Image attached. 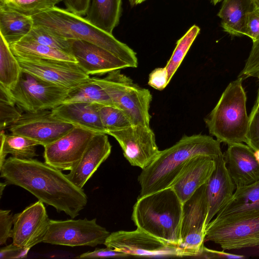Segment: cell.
<instances>
[{"label":"cell","instance_id":"cell-18","mask_svg":"<svg viewBox=\"0 0 259 259\" xmlns=\"http://www.w3.org/2000/svg\"><path fill=\"white\" fill-rule=\"evenodd\" d=\"M215 168L214 158L199 155L191 158L170 187L184 203L204 185Z\"/></svg>","mask_w":259,"mask_h":259},{"label":"cell","instance_id":"cell-47","mask_svg":"<svg viewBox=\"0 0 259 259\" xmlns=\"http://www.w3.org/2000/svg\"><path fill=\"white\" fill-rule=\"evenodd\" d=\"M256 77H257L258 78V80H259V71L257 73V75L256 76ZM258 103H259V89H258V91L256 101V102H255V103L254 106L257 105Z\"/></svg>","mask_w":259,"mask_h":259},{"label":"cell","instance_id":"cell-43","mask_svg":"<svg viewBox=\"0 0 259 259\" xmlns=\"http://www.w3.org/2000/svg\"><path fill=\"white\" fill-rule=\"evenodd\" d=\"M196 257L205 258H244L245 257L242 255H238L224 251H218L206 248L203 246L200 254Z\"/></svg>","mask_w":259,"mask_h":259},{"label":"cell","instance_id":"cell-33","mask_svg":"<svg viewBox=\"0 0 259 259\" xmlns=\"http://www.w3.org/2000/svg\"><path fill=\"white\" fill-rule=\"evenodd\" d=\"M99 113L107 134L110 132L122 130L132 125L125 114L115 106L100 104Z\"/></svg>","mask_w":259,"mask_h":259},{"label":"cell","instance_id":"cell-34","mask_svg":"<svg viewBox=\"0 0 259 259\" xmlns=\"http://www.w3.org/2000/svg\"><path fill=\"white\" fill-rule=\"evenodd\" d=\"M64 0H6L0 2L4 6L29 16L50 10Z\"/></svg>","mask_w":259,"mask_h":259},{"label":"cell","instance_id":"cell-25","mask_svg":"<svg viewBox=\"0 0 259 259\" xmlns=\"http://www.w3.org/2000/svg\"><path fill=\"white\" fill-rule=\"evenodd\" d=\"M121 0H90L84 17L100 29L112 34L119 23Z\"/></svg>","mask_w":259,"mask_h":259},{"label":"cell","instance_id":"cell-29","mask_svg":"<svg viewBox=\"0 0 259 259\" xmlns=\"http://www.w3.org/2000/svg\"><path fill=\"white\" fill-rule=\"evenodd\" d=\"M74 102L114 106L104 90L91 77L78 86L69 89L62 104Z\"/></svg>","mask_w":259,"mask_h":259},{"label":"cell","instance_id":"cell-45","mask_svg":"<svg viewBox=\"0 0 259 259\" xmlns=\"http://www.w3.org/2000/svg\"><path fill=\"white\" fill-rule=\"evenodd\" d=\"M8 184L5 182L4 183L1 182L0 183V197L1 198L2 195L3 194V191L4 190L5 187Z\"/></svg>","mask_w":259,"mask_h":259},{"label":"cell","instance_id":"cell-4","mask_svg":"<svg viewBox=\"0 0 259 259\" xmlns=\"http://www.w3.org/2000/svg\"><path fill=\"white\" fill-rule=\"evenodd\" d=\"M183 205L169 187L139 196L133 206L132 219L137 228L180 246Z\"/></svg>","mask_w":259,"mask_h":259},{"label":"cell","instance_id":"cell-13","mask_svg":"<svg viewBox=\"0 0 259 259\" xmlns=\"http://www.w3.org/2000/svg\"><path fill=\"white\" fill-rule=\"evenodd\" d=\"M75 126L57 118L51 110H45L22 114L19 119L10 126V131L12 134L26 137L45 147Z\"/></svg>","mask_w":259,"mask_h":259},{"label":"cell","instance_id":"cell-20","mask_svg":"<svg viewBox=\"0 0 259 259\" xmlns=\"http://www.w3.org/2000/svg\"><path fill=\"white\" fill-rule=\"evenodd\" d=\"M214 160L215 168L205 183L207 203L206 227L230 199L236 189L227 168L224 154L215 157Z\"/></svg>","mask_w":259,"mask_h":259},{"label":"cell","instance_id":"cell-11","mask_svg":"<svg viewBox=\"0 0 259 259\" xmlns=\"http://www.w3.org/2000/svg\"><path fill=\"white\" fill-rule=\"evenodd\" d=\"M212 241L223 250L259 248V214L227 222L210 221L204 242Z\"/></svg>","mask_w":259,"mask_h":259},{"label":"cell","instance_id":"cell-48","mask_svg":"<svg viewBox=\"0 0 259 259\" xmlns=\"http://www.w3.org/2000/svg\"><path fill=\"white\" fill-rule=\"evenodd\" d=\"M254 156L259 163V150L254 151Z\"/></svg>","mask_w":259,"mask_h":259},{"label":"cell","instance_id":"cell-16","mask_svg":"<svg viewBox=\"0 0 259 259\" xmlns=\"http://www.w3.org/2000/svg\"><path fill=\"white\" fill-rule=\"evenodd\" d=\"M44 203L38 200L14 215L11 237L14 244L30 249L43 242L51 220Z\"/></svg>","mask_w":259,"mask_h":259},{"label":"cell","instance_id":"cell-12","mask_svg":"<svg viewBox=\"0 0 259 259\" xmlns=\"http://www.w3.org/2000/svg\"><path fill=\"white\" fill-rule=\"evenodd\" d=\"M107 134L118 142L131 165L142 169L149 165L160 152L155 135L150 126L131 125Z\"/></svg>","mask_w":259,"mask_h":259},{"label":"cell","instance_id":"cell-8","mask_svg":"<svg viewBox=\"0 0 259 259\" xmlns=\"http://www.w3.org/2000/svg\"><path fill=\"white\" fill-rule=\"evenodd\" d=\"M110 234L104 227L97 224L96 219L51 220L43 242L70 247H95L104 244Z\"/></svg>","mask_w":259,"mask_h":259},{"label":"cell","instance_id":"cell-37","mask_svg":"<svg viewBox=\"0 0 259 259\" xmlns=\"http://www.w3.org/2000/svg\"><path fill=\"white\" fill-rule=\"evenodd\" d=\"M254 151L259 150V112L252 111L247 134V143Z\"/></svg>","mask_w":259,"mask_h":259},{"label":"cell","instance_id":"cell-5","mask_svg":"<svg viewBox=\"0 0 259 259\" xmlns=\"http://www.w3.org/2000/svg\"><path fill=\"white\" fill-rule=\"evenodd\" d=\"M241 78L231 82L217 105L204 118L209 134L221 143H247L249 116Z\"/></svg>","mask_w":259,"mask_h":259},{"label":"cell","instance_id":"cell-19","mask_svg":"<svg viewBox=\"0 0 259 259\" xmlns=\"http://www.w3.org/2000/svg\"><path fill=\"white\" fill-rule=\"evenodd\" d=\"M226 165L236 188L248 185L259 180V163L254 151L247 144H228L224 154Z\"/></svg>","mask_w":259,"mask_h":259},{"label":"cell","instance_id":"cell-49","mask_svg":"<svg viewBox=\"0 0 259 259\" xmlns=\"http://www.w3.org/2000/svg\"><path fill=\"white\" fill-rule=\"evenodd\" d=\"M256 9L259 10V0H252Z\"/></svg>","mask_w":259,"mask_h":259},{"label":"cell","instance_id":"cell-35","mask_svg":"<svg viewBox=\"0 0 259 259\" xmlns=\"http://www.w3.org/2000/svg\"><path fill=\"white\" fill-rule=\"evenodd\" d=\"M10 90L0 85V127L3 130L16 122L22 115Z\"/></svg>","mask_w":259,"mask_h":259},{"label":"cell","instance_id":"cell-38","mask_svg":"<svg viewBox=\"0 0 259 259\" xmlns=\"http://www.w3.org/2000/svg\"><path fill=\"white\" fill-rule=\"evenodd\" d=\"M14 215L11 213V210H0V245L6 244L9 238H11L12 234V225L13 224Z\"/></svg>","mask_w":259,"mask_h":259},{"label":"cell","instance_id":"cell-50","mask_svg":"<svg viewBox=\"0 0 259 259\" xmlns=\"http://www.w3.org/2000/svg\"><path fill=\"white\" fill-rule=\"evenodd\" d=\"M211 4L214 5H217L218 3L221 2L223 0H209Z\"/></svg>","mask_w":259,"mask_h":259},{"label":"cell","instance_id":"cell-3","mask_svg":"<svg viewBox=\"0 0 259 259\" xmlns=\"http://www.w3.org/2000/svg\"><path fill=\"white\" fill-rule=\"evenodd\" d=\"M32 17L34 25L41 26L68 39L82 40L96 44L126 62L130 67L138 66L136 53L131 48L82 16L55 6Z\"/></svg>","mask_w":259,"mask_h":259},{"label":"cell","instance_id":"cell-7","mask_svg":"<svg viewBox=\"0 0 259 259\" xmlns=\"http://www.w3.org/2000/svg\"><path fill=\"white\" fill-rule=\"evenodd\" d=\"M68 90L22 71L18 82L10 92L21 110L35 112L51 110L61 104Z\"/></svg>","mask_w":259,"mask_h":259},{"label":"cell","instance_id":"cell-14","mask_svg":"<svg viewBox=\"0 0 259 259\" xmlns=\"http://www.w3.org/2000/svg\"><path fill=\"white\" fill-rule=\"evenodd\" d=\"M96 133L74 127L56 141L44 147L45 162L61 170H70L78 162Z\"/></svg>","mask_w":259,"mask_h":259},{"label":"cell","instance_id":"cell-42","mask_svg":"<svg viewBox=\"0 0 259 259\" xmlns=\"http://www.w3.org/2000/svg\"><path fill=\"white\" fill-rule=\"evenodd\" d=\"M29 250V248H23L12 243L1 248L0 258L1 259L26 258Z\"/></svg>","mask_w":259,"mask_h":259},{"label":"cell","instance_id":"cell-17","mask_svg":"<svg viewBox=\"0 0 259 259\" xmlns=\"http://www.w3.org/2000/svg\"><path fill=\"white\" fill-rule=\"evenodd\" d=\"M72 55L77 64L88 75H103L130 67L126 62L108 50L82 40L69 39Z\"/></svg>","mask_w":259,"mask_h":259},{"label":"cell","instance_id":"cell-9","mask_svg":"<svg viewBox=\"0 0 259 259\" xmlns=\"http://www.w3.org/2000/svg\"><path fill=\"white\" fill-rule=\"evenodd\" d=\"M131 256L143 257H184L180 246L159 239L139 228L118 231L109 235L104 244Z\"/></svg>","mask_w":259,"mask_h":259},{"label":"cell","instance_id":"cell-1","mask_svg":"<svg viewBox=\"0 0 259 259\" xmlns=\"http://www.w3.org/2000/svg\"><path fill=\"white\" fill-rule=\"evenodd\" d=\"M1 177L8 184L23 188L38 200L72 219L87 205L88 197L61 170L36 159L13 156L0 167Z\"/></svg>","mask_w":259,"mask_h":259},{"label":"cell","instance_id":"cell-31","mask_svg":"<svg viewBox=\"0 0 259 259\" xmlns=\"http://www.w3.org/2000/svg\"><path fill=\"white\" fill-rule=\"evenodd\" d=\"M200 31L199 27L194 25L177 41L175 49L165 66L168 73L169 82L199 34Z\"/></svg>","mask_w":259,"mask_h":259},{"label":"cell","instance_id":"cell-39","mask_svg":"<svg viewBox=\"0 0 259 259\" xmlns=\"http://www.w3.org/2000/svg\"><path fill=\"white\" fill-rule=\"evenodd\" d=\"M244 35L250 38L252 41L259 39V10L254 9L247 14Z\"/></svg>","mask_w":259,"mask_h":259},{"label":"cell","instance_id":"cell-46","mask_svg":"<svg viewBox=\"0 0 259 259\" xmlns=\"http://www.w3.org/2000/svg\"><path fill=\"white\" fill-rule=\"evenodd\" d=\"M146 0H130V3L131 5H136L138 4H140L143 2L145 1Z\"/></svg>","mask_w":259,"mask_h":259},{"label":"cell","instance_id":"cell-32","mask_svg":"<svg viewBox=\"0 0 259 259\" xmlns=\"http://www.w3.org/2000/svg\"><path fill=\"white\" fill-rule=\"evenodd\" d=\"M22 39L34 41L72 54L69 39L52 33L40 26L33 25L28 34Z\"/></svg>","mask_w":259,"mask_h":259},{"label":"cell","instance_id":"cell-21","mask_svg":"<svg viewBox=\"0 0 259 259\" xmlns=\"http://www.w3.org/2000/svg\"><path fill=\"white\" fill-rule=\"evenodd\" d=\"M111 148L107 134L96 133L78 162L66 175L67 177L76 187L82 189L100 165L108 158Z\"/></svg>","mask_w":259,"mask_h":259},{"label":"cell","instance_id":"cell-22","mask_svg":"<svg viewBox=\"0 0 259 259\" xmlns=\"http://www.w3.org/2000/svg\"><path fill=\"white\" fill-rule=\"evenodd\" d=\"M259 214V180L236 188L228 201L220 210L213 222H227Z\"/></svg>","mask_w":259,"mask_h":259},{"label":"cell","instance_id":"cell-27","mask_svg":"<svg viewBox=\"0 0 259 259\" xmlns=\"http://www.w3.org/2000/svg\"><path fill=\"white\" fill-rule=\"evenodd\" d=\"M0 167L6 156L10 154L13 157L21 159H31L36 156V146L39 143L26 137L16 134L6 135L1 130Z\"/></svg>","mask_w":259,"mask_h":259},{"label":"cell","instance_id":"cell-44","mask_svg":"<svg viewBox=\"0 0 259 259\" xmlns=\"http://www.w3.org/2000/svg\"><path fill=\"white\" fill-rule=\"evenodd\" d=\"M90 0H64L66 10L75 14L85 16Z\"/></svg>","mask_w":259,"mask_h":259},{"label":"cell","instance_id":"cell-51","mask_svg":"<svg viewBox=\"0 0 259 259\" xmlns=\"http://www.w3.org/2000/svg\"><path fill=\"white\" fill-rule=\"evenodd\" d=\"M252 111H257L259 112V103L257 105L253 106Z\"/></svg>","mask_w":259,"mask_h":259},{"label":"cell","instance_id":"cell-52","mask_svg":"<svg viewBox=\"0 0 259 259\" xmlns=\"http://www.w3.org/2000/svg\"><path fill=\"white\" fill-rule=\"evenodd\" d=\"M5 1H6V0H0V2Z\"/></svg>","mask_w":259,"mask_h":259},{"label":"cell","instance_id":"cell-26","mask_svg":"<svg viewBox=\"0 0 259 259\" xmlns=\"http://www.w3.org/2000/svg\"><path fill=\"white\" fill-rule=\"evenodd\" d=\"M33 25L31 16L0 6V34L9 46L23 39Z\"/></svg>","mask_w":259,"mask_h":259},{"label":"cell","instance_id":"cell-36","mask_svg":"<svg viewBox=\"0 0 259 259\" xmlns=\"http://www.w3.org/2000/svg\"><path fill=\"white\" fill-rule=\"evenodd\" d=\"M259 71V39L253 45L245 66L238 77L242 79L249 77H256Z\"/></svg>","mask_w":259,"mask_h":259},{"label":"cell","instance_id":"cell-24","mask_svg":"<svg viewBox=\"0 0 259 259\" xmlns=\"http://www.w3.org/2000/svg\"><path fill=\"white\" fill-rule=\"evenodd\" d=\"M218 16L223 30L233 36L244 35L247 14L255 9L252 0H223Z\"/></svg>","mask_w":259,"mask_h":259},{"label":"cell","instance_id":"cell-28","mask_svg":"<svg viewBox=\"0 0 259 259\" xmlns=\"http://www.w3.org/2000/svg\"><path fill=\"white\" fill-rule=\"evenodd\" d=\"M10 47L16 57L77 63L72 54L30 40L22 39L11 44Z\"/></svg>","mask_w":259,"mask_h":259},{"label":"cell","instance_id":"cell-30","mask_svg":"<svg viewBox=\"0 0 259 259\" xmlns=\"http://www.w3.org/2000/svg\"><path fill=\"white\" fill-rule=\"evenodd\" d=\"M0 36V85L11 90L18 82L22 69L9 45Z\"/></svg>","mask_w":259,"mask_h":259},{"label":"cell","instance_id":"cell-40","mask_svg":"<svg viewBox=\"0 0 259 259\" xmlns=\"http://www.w3.org/2000/svg\"><path fill=\"white\" fill-rule=\"evenodd\" d=\"M130 256L126 253L106 247L105 248H96L94 251L83 253L76 257L77 258H125Z\"/></svg>","mask_w":259,"mask_h":259},{"label":"cell","instance_id":"cell-2","mask_svg":"<svg viewBox=\"0 0 259 259\" xmlns=\"http://www.w3.org/2000/svg\"><path fill=\"white\" fill-rule=\"evenodd\" d=\"M223 154L221 142L211 136L197 134L183 136L176 144L160 152L138 176L139 196L169 187L192 157L204 155L215 158Z\"/></svg>","mask_w":259,"mask_h":259},{"label":"cell","instance_id":"cell-10","mask_svg":"<svg viewBox=\"0 0 259 259\" xmlns=\"http://www.w3.org/2000/svg\"><path fill=\"white\" fill-rule=\"evenodd\" d=\"M207 203L205 184L183 205L180 247L184 257H196L204 246Z\"/></svg>","mask_w":259,"mask_h":259},{"label":"cell","instance_id":"cell-15","mask_svg":"<svg viewBox=\"0 0 259 259\" xmlns=\"http://www.w3.org/2000/svg\"><path fill=\"white\" fill-rule=\"evenodd\" d=\"M16 57L22 71L68 89L90 78L76 62Z\"/></svg>","mask_w":259,"mask_h":259},{"label":"cell","instance_id":"cell-41","mask_svg":"<svg viewBox=\"0 0 259 259\" xmlns=\"http://www.w3.org/2000/svg\"><path fill=\"white\" fill-rule=\"evenodd\" d=\"M168 83V73L165 66L155 68L149 74L148 84L157 90H163Z\"/></svg>","mask_w":259,"mask_h":259},{"label":"cell","instance_id":"cell-6","mask_svg":"<svg viewBox=\"0 0 259 259\" xmlns=\"http://www.w3.org/2000/svg\"><path fill=\"white\" fill-rule=\"evenodd\" d=\"M92 78L104 90L114 105L125 114L132 125L150 126L152 96L148 89L139 86L120 69L109 72L104 78Z\"/></svg>","mask_w":259,"mask_h":259},{"label":"cell","instance_id":"cell-23","mask_svg":"<svg viewBox=\"0 0 259 259\" xmlns=\"http://www.w3.org/2000/svg\"><path fill=\"white\" fill-rule=\"evenodd\" d=\"M100 104L85 102L61 104L51 109L58 119L95 133L106 132L100 120Z\"/></svg>","mask_w":259,"mask_h":259}]
</instances>
